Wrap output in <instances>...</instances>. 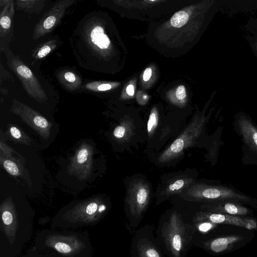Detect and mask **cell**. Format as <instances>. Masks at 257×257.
Wrapping results in <instances>:
<instances>
[{
	"mask_svg": "<svg viewBox=\"0 0 257 257\" xmlns=\"http://www.w3.org/2000/svg\"><path fill=\"white\" fill-rule=\"evenodd\" d=\"M89 44L94 49L104 50L108 48L110 41L104 33L103 28L100 25H91L86 33Z\"/></svg>",
	"mask_w": 257,
	"mask_h": 257,
	"instance_id": "obj_16",
	"label": "cell"
},
{
	"mask_svg": "<svg viewBox=\"0 0 257 257\" xmlns=\"http://www.w3.org/2000/svg\"><path fill=\"white\" fill-rule=\"evenodd\" d=\"M152 73V69L151 68H147L143 74V79L145 81H148L151 77Z\"/></svg>",
	"mask_w": 257,
	"mask_h": 257,
	"instance_id": "obj_31",
	"label": "cell"
},
{
	"mask_svg": "<svg viewBox=\"0 0 257 257\" xmlns=\"http://www.w3.org/2000/svg\"><path fill=\"white\" fill-rule=\"evenodd\" d=\"M44 1H17V7L29 12H39L44 6Z\"/></svg>",
	"mask_w": 257,
	"mask_h": 257,
	"instance_id": "obj_20",
	"label": "cell"
},
{
	"mask_svg": "<svg viewBox=\"0 0 257 257\" xmlns=\"http://www.w3.org/2000/svg\"><path fill=\"white\" fill-rule=\"evenodd\" d=\"M204 126V119H194L180 135L159 157L160 163H168L179 157L188 148L192 146L200 136Z\"/></svg>",
	"mask_w": 257,
	"mask_h": 257,
	"instance_id": "obj_3",
	"label": "cell"
},
{
	"mask_svg": "<svg viewBox=\"0 0 257 257\" xmlns=\"http://www.w3.org/2000/svg\"><path fill=\"white\" fill-rule=\"evenodd\" d=\"M158 124V115L156 109H154L151 112L147 123V132L151 137L155 132Z\"/></svg>",
	"mask_w": 257,
	"mask_h": 257,
	"instance_id": "obj_24",
	"label": "cell"
},
{
	"mask_svg": "<svg viewBox=\"0 0 257 257\" xmlns=\"http://www.w3.org/2000/svg\"><path fill=\"white\" fill-rule=\"evenodd\" d=\"M150 196V187L146 182L136 179L130 183L125 201L132 225L139 223L148 205Z\"/></svg>",
	"mask_w": 257,
	"mask_h": 257,
	"instance_id": "obj_4",
	"label": "cell"
},
{
	"mask_svg": "<svg viewBox=\"0 0 257 257\" xmlns=\"http://www.w3.org/2000/svg\"><path fill=\"white\" fill-rule=\"evenodd\" d=\"M252 235L229 234L212 238L203 242V248L210 253L222 254L232 252L246 244Z\"/></svg>",
	"mask_w": 257,
	"mask_h": 257,
	"instance_id": "obj_6",
	"label": "cell"
},
{
	"mask_svg": "<svg viewBox=\"0 0 257 257\" xmlns=\"http://www.w3.org/2000/svg\"><path fill=\"white\" fill-rule=\"evenodd\" d=\"M57 46L56 40H51L47 42L34 53V57L36 59H41L45 57L51 51H52Z\"/></svg>",
	"mask_w": 257,
	"mask_h": 257,
	"instance_id": "obj_21",
	"label": "cell"
},
{
	"mask_svg": "<svg viewBox=\"0 0 257 257\" xmlns=\"http://www.w3.org/2000/svg\"><path fill=\"white\" fill-rule=\"evenodd\" d=\"M88 156V152L87 149H82L80 150L77 157V160L78 163L82 164L84 163Z\"/></svg>",
	"mask_w": 257,
	"mask_h": 257,
	"instance_id": "obj_28",
	"label": "cell"
},
{
	"mask_svg": "<svg viewBox=\"0 0 257 257\" xmlns=\"http://www.w3.org/2000/svg\"><path fill=\"white\" fill-rule=\"evenodd\" d=\"M204 210L224 214L252 216L253 211L243 204L230 201L206 204L203 206Z\"/></svg>",
	"mask_w": 257,
	"mask_h": 257,
	"instance_id": "obj_11",
	"label": "cell"
},
{
	"mask_svg": "<svg viewBox=\"0 0 257 257\" xmlns=\"http://www.w3.org/2000/svg\"><path fill=\"white\" fill-rule=\"evenodd\" d=\"M189 19L188 14L185 11H180L176 13L171 18V24L175 28H180L185 25Z\"/></svg>",
	"mask_w": 257,
	"mask_h": 257,
	"instance_id": "obj_22",
	"label": "cell"
},
{
	"mask_svg": "<svg viewBox=\"0 0 257 257\" xmlns=\"http://www.w3.org/2000/svg\"><path fill=\"white\" fill-rule=\"evenodd\" d=\"M10 132L12 136L15 139H20L21 137V132L18 128L15 126H12L10 128Z\"/></svg>",
	"mask_w": 257,
	"mask_h": 257,
	"instance_id": "obj_30",
	"label": "cell"
},
{
	"mask_svg": "<svg viewBox=\"0 0 257 257\" xmlns=\"http://www.w3.org/2000/svg\"><path fill=\"white\" fill-rule=\"evenodd\" d=\"M14 13V1H5L4 7L1 13L0 36L1 39L8 34L11 29Z\"/></svg>",
	"mask_w": 257,
	"mask_h": 257,
	"instance_id": "obj_17",
	"label": "cell"
},
{
	"mask_svg": "<svg viewBox=\"0 0 257 257\" xmlns=\"http://www.w3.org/2000/svg\"><path fill=\"white\" fill-rule=\"evenodd\" d=\"M133 246L135 257H163L161 249L150 238L140 237Z\"/></svg>",
	"mask_w": 257,
	"mask_h": 257,
	"instance_id": "obj_15",
	"label": "cell"
},
{
	"mask_svg": "<svg viewBox=\"0 0 257 257\" xmlns=\"http://www.w3.org/2000/svg\"><path fill=\"white\" fill-rule=\"evenodd\" d=\"M128 130L126 124L119 125L114 130L113 135L117 139H122L127 135Z\"/></svg>",
	"mask_w": 257,
	"mask_h": 257,
	"instance_id": "obj_26",
	"label": "cell"
},
{
	"mask_svg": "<svg viewBox=\"0 0 257 257\" xmlns=\"http://www.w3.org/2000/svg\"><path fill=\"white\" fill-rule=\"evenodd\" d=\"M236 126L244 143L257 154V127L245 117L240 118Z\"/></svg>",
	"mask_w": 257,
	"mask_h": 257,
	"instance_id": "obj_14",
	"label": "cell"
},
{
	"mask_svg": "<svg viewBox=\"0 0 257 257\" xmlns=\"http://www.w3.org/2000/svg\"><path fill=\"white\" fill-rule=\"evenodd\" d=\"M195 227L185 223L180 214L173 212L162 228V236L171 257H183L191 242Z\"/></svg>",
	"mask_w": 257,
	"mask_h": 257,
	"instance_id": "obj_2",
	"label": "cell"
},
{
	"mask_svg": "<svg viewBox=\"0 0 257 257\" xmlns=\"http://www.w3.org/2000/svg\"><path fill=\"white\" fill-rule=\"evenodd\" d=\"M45 244L65 255L71 256L79 253L84 243L74 235L51 234L45 239Z\"/></svg>",
	"mask_w": 257,
	"mask_h": 257,
	"instance_id": "obj_10",
	"label": "cell"
},
{
	"mask_svg": "<svg viewBox=\"0 0 257 257\" xmlns=\"http://www.w3.org/2000/svg\"><path fill=\"white\" fill-rule=\"evenodd\" d=\"M75 2L74 0L57 2L37 24L33 39L37 40L51 32L60 22L67 10Z\"/></svg>",
	"mask_w": 257,
	"mask_h": 257,
	"instance_id": "obj_7",
	"label": "cell"
},
{
	"mask_svg": "<svg viewBox=\"0 0 257 257\" xmlns=\"http://www.w3.org/2000/svg\"><path fill=\"white\" fill-rule=\"evenodd\" d=\"M105 210V206L91 202L86 205H79L73 208L65 218L69 222L77 225L92 224L98 221Z\"/></svg>",
	"mask_w": 257,
	"mask_h": 257,
	"instance_id": "obj_9",
	"label": "cell"
},
{
	"mask_svg": "<svg viewBox=\"0 0 257 257\" xmlns=\"http://www.w3.org/2000/svg\"><path fill=\"white\" fill-rule=\"evenodd\" d=\"M194 221L210 222L217 225H231L257 231V219L253 216H234L204 210L197 214Z\"/></svg>",
	"mask_w": 257,
	"mask_h": 257,
	"instance_id": "obj_8",
	"label": "cell"
},
{
	"mask_svg": "<svg viewBox=\"0 0 257 257\" xmlns=\"http://www.w3.org/2000/svg\"><path fill=\"white\" fill-rule=\"evenodd\" d=\"M4 166L7 171L12 175H16L19 172L17 165L10 160H6L3 163Z\"/></svg>",
	"mask_w": 257,
	"mask_h": 257,
	"instance_id": "obj_27",
	"label": "cell"
},
{
	"mask_svg": "<svg viewBox=\"0 0 257 257\" xmlns=\"http://www.w3.org/2000/svg\"><path fill=\"white\" fill-rule=\"evenodd\" d=\"M180 196L187 200L206 204L230 201L257 208L256 199L234 189L224 186L194 184L181 193Z\"/></svg>",
	"mask_w": 257,
	"mask_h": 257,
	"instance_id": "obj_1",
	"label": "cell"
},
{
	"mask_svg": "<svg viewBox=\"0 0 257 257\" xmlns=\"http://www.w3.org/2000/svg\"><path fill=\"white\" fill-rule=\"evenodd\" d=\"M8 66L20 80L27 93L37 101H46V93L31 70L18 57L12 56L8 61Z\"/></svg>",
	"mask_w": 257,
	"mask_h": 257,
	"instance_id": "obj_5",
	"label": "cell"
},
{
	"mask_svg": "<svg viewBox=\"0 0 257 257\" xmlns=\"http://www.w3.org/2000/svg\"><path fill=\"white\" fill-rule=\"evenodd\" d=\"M193 179L185 177L178 179L169 184L163 190L162 195L169 196L183 192L194 184Z\"/></svg>",
	"mask_w": 257,
	"mask_h": 257,
	"instance_id": "obj_18",
	"label": "cell"
},
{
	"mask_svg": "<svg viewBox=\"0 0 257 257\" xmlns=\"http://www.w3.org/2000/svg\"><path fill=\"white\" fill-rule=\"evenodd\" d=\"M86 89L95 91H103L110 90L112 88L111 84L99 81H92L85 85Z\"/></svg>",
	"mask_w": 257,
	"mask_h": 257,
	"instance_id": "obj_23",
	"label": "cell"
},
{
	"mask_svg": "<svg viewBox=\"0 0 257 257\" xmlns=\"http://www.w3.org/2000/svg\"><path fill=\"white\" fill-rule=\"evenodd\" d=\"M2 224L4 232L10 243L14 242L19 223L14 208L12 205L5 204L1 206Z\"/></svg>",
	"mask_w": 257,
	"mask_h": 257,
	"instance_id": "obj_12",
	"label": "cell"
},
{
	"mask_svg": "<svg viewBox=\"0 0 257 257\" xmlns=\"http://www.w3.org/2000/svg\"><path fill=\"white\" fill-rule=\"evenodd\" d=\"M12 111L21 116L25 120L31 122L39 128H45L48 126V122L45 118L26 104L14 99Z\"/></svg>",
	"mask_w": 257,
	"mask_h": 257,
	"instance_id": "obj_13",
	"label": "cell"
},
{
	"mask_svg": "<svg viewBox=\"0 0 257 257\" xmlns=\"http://www.w3.org/2000/svg\"><path fill=\"white\" fill-rule=\"evenodd\" d=\"M59 77L61 82L70 90L76 89L81 84L80 77L71 71L67 70L61 72Z\"/></svg>",
	"mask_w": 257,
	"mask_h": 257,
	"instance_id": "obj_19",
	"label": "cell"
},
{
	"mask_svg": "<svg viewBox=\"0 0 257 257\" xmlns=\"http://www.w3.org/2000/svg\"><path fill=\"white\" fill-rule=\"evenodd\" d=\"M186 96L185 88L183 85L179 86L176 90V96L179 100L184 99Z\"/></svg>",
	"mask_w": 257,
	"mask_h": 257,
	"instance_id": "obj_29",
	"label": "cell"
},
{
	"mask_svg": "<svg viewBox=\"0 0 257 257\" xmlns=\"http://www.w3.org/2000/svg\"><path fill=\"white\" fill-rule=\"evenodd\" d=\"M126 91L128 95L132 96L134 94V87L132 84H129L126 88Z\"/></svg>",
	"mask_w": 257,
	"mask_h": 257,
	"instance_id": "obj_32",
	"label": "cell"
},
{
	"mask_svg": "<svg viewBox=\"0 0 257 257\" xmlns=\"http://www.w3.org/2000/svg\"><path fill=\"white\" fill-rule=\"evenodd\" d=\"M196 228L201 232H207L216 228L218 225L210 222L200 221L195 223Z\"/></svg>",
	"mask_w": 257,
	"mask_h": 257,
	"instance_id": "obj_25",
	"label": "cell"
}]
</instances>
